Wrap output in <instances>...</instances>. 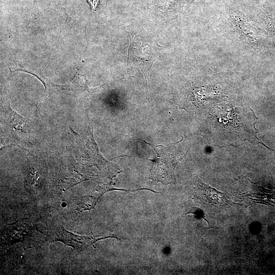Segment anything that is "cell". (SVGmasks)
<instances>
[{"label":"cell","instance_id":"cell-1","mask_svg":"<svg viewBox=\"0 0 275 275\" xmlns=\"http://www.w3.org/2000/svg\"><path fill=\"white\" fill-rule=\"evenodd\" d=\"M202 124V133L214 146L237 147L248 141L253 145L267 147L257 136L258 118L250 106L236 104H219L211 107Z\"/></svg>","mask_w":275,"mask_h":275},{"label":"cell","instance_id":"cell-2","mask_svg":"<svg viewBox=\"0 0 275 275\" xmlns=\"http://www.w3.org/2000/svg\"><path fill=\"white\" fill-rule=\"evenodd\" d=\"M142 141L151 147L156 154L149 178L154 182H160L166 185L176 184V167L189 149L183 138L176 143L166 146Z\"/></svg>","mask_w":275,"mask_h":275},{"label":"cell","instance_id":"cell-3","mask_svg":"<svg viewBox=\"0 0 275 275\" xmlns=\"http://www.w3.org/2000/svg\"><path fill=\"white\" fill-rule=\"evenodd\" d=\"M87 129L80 133L72 128L70 131L74 136L80 156L84 165L88 167H95L102 177L112 180L122 171L113 163L104 158L99 152L93 136V128L88 118Z\"/></svg>","mask_w":275,"mask_h":275},{"label":"cell","instance_id":"cell-4","mask_svg":"<svg viewBox=\"0 0 275 275\" xmlns=\"http://www.w3.org/2000/svg\"><path fill=\"white\" fill-rule=\"evenodd\" d=\"M193 195L195 203L210 213L223 211L235 204L227 199L224 193L205 184L199 178L196 180Z\"/></svg>","mask_w":275,"mask_h":275},{"label":"cell","instance_id":"cell-5","mask_svg":"<svg viewBox=\"0 0 275 275\" xmlns=\"http://www.w3.org/2000/svg\"><path fill=\"white\" fill-rule=\"evenodd\" d=\"M15 71H21L31 74L38 78L44 86V93L38 101L36 105V109L34 115L39 118L40 116V110L42 104L45 102L51 95L61 91H74L80 88L88 89L86 84V79L85 76H79L76 74L72 81L65 85H57L53 83L49 78L45 77L41 72H35L28 70L23 68H18L15 69Z\"/></svg>","mask_w":275,"mask_h":275},{"label":"cell","instance_id":"cell-6","mask_svg":"<svg viewBox=\"0 0 275 275\" xmlns=\"http://www.w3.org/2000/svg\"><path fill=\"white\" fill-rule=\"evenodd\" d=\"M54 241H61L70 245L78 252H81L96 241L110 237H117L114 235L96 236H79L72 233L64 229L62 225L50 230Z\"/></svg>","mask_w":275,"mask_h":275},{"label":"cell","instance_id":"cell-7","mask_svg":"<svg viewBox=\"0 0 275 275\" xmlns=\"http://www.w3.org/2000/svg\"><path fill=\"white\" fill-rule=\"evenodd\" d=\"M2 119L6 124L16 130L23 131L22 126L26 120L25 118L20 116L10 106V100L2 108Z\"/></svg>","mask_w":275,"mask_h":275},{"label":"cell","instance_id":"cell-8","mask_svg":"<svg viewBox=\"0 0 275 275\" xmlns=\"http://www.w3.org/2000/svg\"><path fill=\"white\" fill-rule=\"evenodd\" d=\"M188 214H194L199 218H203L208 223L209 228H211L209 222L205 217L204 212L202 209L198 207H192V208H191L186 213L185 215Z\"/></svg>","mask_w":275,"mask_h":275},{"label":"cell","instance_id":"cell-9","mask_svg":"<svg viewBox=\"0 0 275 275\" xmlns=\"http://www.w3.org/2000/svg\"><path fill=\"white\" fill-rule=\"evenodd\" d=\"M92 11H95L100 0H87Z\"/></svg>","mask_w":275,"mask_h":275}]
</instances>
